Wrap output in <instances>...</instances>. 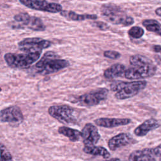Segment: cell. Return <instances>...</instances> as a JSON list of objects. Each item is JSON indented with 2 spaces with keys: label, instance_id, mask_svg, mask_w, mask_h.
Returning a JSON list of instances; mask_svg holds the SVG:
<instances>
[{
  "label": "cell",
  "instance_id": "cell-8",
  "mask_svg": "<svg viewBox=\"0 0 161 161\" xmlns=\"http://www.w3.org/2000/svg\"><path fill=\"white\" fill-rule=\"evenodd\" d=\"M74 109L65 104L53 105L48 108V114L54 119L64 124H74L77 119L74 114Z\"/></svg>",
  "mask_w": 161,
  "mask_h": 161
},
{
  "label": "cell",
  "instance_id": "cell-7",
  "mask_svg": "<svg viewBox=\"0 0 161 161\" xmlns=\"http://www.w3.org/2000/svg\"><path fill=\"white\" fill-rule=\"evenodd\" d=\"M109 91L108 89L104 87L99 88L75 97L74 99L71 101L81 106H94L98 105L102 101L106 100Z\"/></svg>",
  "mask_w": 161,
  "mask_h": 161
},
{
  "label": "cell",
  "instance_id": "cell-19",
  "mask_svg": "<svg viewBox=\"0 0 161 161\" xmlns=\"http://www.w3.org/2000/svg\"><path fill=\"white\" fill-rule=\"evenodd\" d=\"M60 14L64 18L72 20V21H84L86 19H96L97 18L96 14H77L72 11H65L62 10L60 11Z\"/></svg>",
  "mask_w": 161,
  "mask_h": 161
},
{
  "label": "cell",
  "instance_id": "cell-26",
  "mask_svg": "<svg viewBox=\"0 0 161 161\" xmlns=\"http://www.w3.org/2000/svg\"><path fill=\"white\" fill-rule=\"evenodd\" d=\"M161 50V47L160 45H156L153 46V50L156 52V53H159L160 52Z\"/></svg>",
  "mask_w": 161,
  "mask_h": 161
},
{
  "label": "cell",
  "instance_id": "cell-4",
  "mask_svg": "<svg viewBox=\"0 0 161 161\" xmlns=\"http://www.w3.org/2000/svg\"><path fill=\"white\" fill-rule=\"evenodd\" d=\"M100 10L104 18L114 25L128 26L134 23V19L115 4L111 3L103 4Z\"/></svg>",
  "mask_w": 161,
  "mask_h": 161
},
{
  "label": "cell",
  "instance_id": "cell-13",
  "mask_svg": "<svg viewBox=\"0 0 161 161\" xmlns=\"http://www.w3.org/2000/svg\"><path fill=\"white\" fill-rule=\"evenodd\" d=\"M83 143L86 146L95 145L101 138L97 127L91 123H86L81 131Z\"/></svg>",
  "mask_w": 161,
  "mask_h": 161
},
{
  "label": "cell",
  "instance_id": "cell-15",
  "mask_svg": "<svg viewBox=\"0 0 161 161\" xmlns=\"http://www.w3.org/2000/svg\"><path fill=\"white\" fill-rule=\"evenodd\" d=\"M96 125L104 128H111L119 126L129 125L131 120L129 118H99L94 120Z\"/></svg>",
  "mask_w": 161,
  "mask_h": 161
},
{
  "label": "cell",
  "instance_id": "cell-25",
  "mask_svg": "<svg viewBox=\"0 0 161 161\" xmlns=\"http://www.w3.org/2000/svg\"><path fill=\"white\" fill-rule=\"evenodd\" d=\"M92 25H94L97 28H99V30H103V31L107 30L109 28L108 25L103 21H94L92 23Z\"/></svg>",
  "mask_w": 161,
  "mask_h": 161
},
{
  "label": "cell",
  "instance_id": "cell-29",
  "mask_svg": "<svg viewBox=\"0 0 161 161\" xmlns=\"http://www.w3.org/2000/svg\"><path fill=\"white\" fill-rule=\"evenodd\" d=\"M1 91H2V89H1V87H0V92H1Z\"/></svg>",
  "mask_w": 161,
  "mask_h": 161
},
{
  "label": "cell",
  "instance_id": "cell-2",
  "mask_svg": "<svg viewBox=\"0 0 161 161\" xmlns=\"http://www.w3.org/2000/svg\"><path fill=\"white\" fill-rule=\"evenodd\" d=\"M69 65L68 60L60 58L53 52L48 51L45 53L40 60L36 63L33 70L36 74L47 75L65 69Z\"/></svg>",
  "mask_w": 161,
  "mask_h": 161
},
{
  "label": "cell",
  "instance_id": "cell-28",
  "mask_svg": "<svg viewBox=\"0 0 161 161\" xmlns=\"http://www.w3.org/2000/svg\"><path fill=\"white\" fill-rule=\"evenodd\" d=\"M109 160H119L118 158H109Z\"/></svg>",
  "mask_w": 161,
  "mask_h": 161
},
{
  "label": "cell",
  "instance_id": "cell-27",
  "mask_svg": "<svg viewBox=\"0 0 161 161\" xmlns=\"http://www.w3.org/2000/svg\"><path fill=\"white\" fill-rule=\"evenodd\" d=\"M155 14H156L157 16H161V8H160V7H158V8H157V9H155Z\"/></svg>",
  "mask_w": 161,
  "mask_h": 161
},
{
  "label": "cell",
  "instance_id": "cell-9",
  "mask_svg": "<svg viewBox=\"0 0 161 161\" xmlns=\"http://www.w3.org/2000/svg\"><path fill=\"white\" fill-rule=\"evenodd\" d=\"M18 48L23 52H33L48 48L51 47L52 42L48 40L39 37L26 38L18 43Z\"/></svg>",
  "mask_w": 161,
  "mask_h": 161
},
{
  "label": "cell",
  "instance_id": "cell-10",
  "mask_svg": "<svg viewBox=\"0 0 161 161\" xmlns=\"http://www.w3.org/2000/svg\"><path fill=\"white\" fill-rule=\"evenodd\" d=\"M19 2L28 8L48 12L51 13H60L62 10V6L58 3H49L47 0H19Z\"/></svg>",
  "mask_w": 161,
  "mask_h": 161
},
{
  "label": "cell",
  "instance_id": "cell-5",
  "mask_svg": "<svg viewBox=\"0 0 161 161\" xmlns=\"http://www.w3.org/2000/svg\"><path fill=\"white\" fill-rule=\"evenodd\" d=\"M42 54V50L33 52H25V53H6L4 59L7 65L13 69H25L38 60Z\"/></svg>",
  "mask_w": 161,
  "mask_h": 161
},
{
  "label": "cell",
  "instance_id": "cell-21",
  "mask_svg": "<svg viewBox=\"0 0 161 161\" xmlns=\"http://www.w3.org/2000/svg\"><path fill=\"white\" fill-rule=\"evenodd\" d=\"M143 26L149 31L156 33L158 35H161L160 23L153 19H147L142 21Z\"/></svg>",
  "mask_w": 161,
  "mask_h": 161
},
{
  "label": "cell",
  "instance_id": "cell-17",
  "mask_svg": "<svg viewBox=\"0 0 161 161\" xmlns=\"http://www.w3.org/2000/svg\"><path fill=\"white\" fill-rule=\"evenodd\" d=\"M126 67L121 64H115L111 65L104 71L103 75L106 79H112L123 77Z\"/></svg>",
  "mask_w": 161,
  "mask_h": 161
},
{
  "label": "cell",
  "instance_id": "cell-18",
  "mask_svg": "<svg viewBox=\"0 0 161 161\" xmlns=\"http://www.w3.org/2000/svg\"><path fill=\"white\" fill-rule=\"evenodd\" d=\"M83 151L87 154H89L94 156H100L104 159H108L111 157L110 153L108 150L101 146H86L85 145L83 148Z\"/></svg>",
  "mask_w": 161,
  "mask_h": 161
},
{
  "label": "cell",
  "instance_id": "cell-14",
  "mask_svg": "<svg viewBox=\"0 0 161 161\" xmlns=\"http://www.w3.org/2000/svg\"><path fill=\"white\" fill-rule=\"evenodd\" d=\"M133 141L134 139L130 133H120L111 137L108 142V145L111 151H115L120 147L131 143Z\"/></svg>",
  "mask_w": 161,
  "mask_h": 161
},
{
  "label": "cell",
  "instance_id": "cell-12",
  "mask_svg": "<svg viewBox=\"0 0 161 161\" xmlns=\"http://www.w3.org/2000/svg\"><path fill=\"white\" fill-rule=\"evenodd\" d=\"M24 116L21 109L17 106H10L0 111V122L18 125L23 122Z\"/></svg>",
  "mask_w": 161,
  "mask_h": 161
},
{
  "label": "cell",
  "instance_id": "cell-6",
  "mask_svg": "<svg viewBox=\"0 0 161 161\" xmlns=\"http://www.w3.org/2000/svg\"><path fill=\"white\" fill-rule=\"evenodd\" d=\"M14 19L16 23L12 25L13 28H28L36 31H43L46 29L45 25L40 18L30 16L27 13H20L14 15Z\"/></svg>",
  "mask_w": 161,
  "mask_h": 161
},
{
  "label": "cell",
  "instance_id": "cell-11",
  "mask_svg": "<svg viewBox=\"0 0 161 161\" xmlns=\"http://www.w3.org/2000/svg\"><path fill=\"white\" fill-rule=\"evenodd\" d=\"M160 145L153 148H146L138 150L131 153L128 157L129 160L136 161H156L159 160L161 155Z\"/></svg>",
  "mask_w": 161,
  "mask_h": 161
},
{
  "label": "cell",
  "instance_id": "cell-16",
  "mask_svg": "<svg viewBox=\"0 0 161 161\" xmlns=\"http://www.w3.org/2000/svg\"><path fill=\"white\" fill-rule=\"evenodd\" d=\"M160 127L158 121L155 118L146 119L134 130V134L138 136H144L148 132Z\"/></svg>",
  "mask_w": 161,
  "mask_h": 161
},
{
  "label": "cell",
  "instance_id": "cell-23",
  "mask_svg": "<svg viewBox=\"0 0 161 161\" xmlns=\"http://www.w3.org/2000/svg\"><path fill=\"white\" fill-rule=\"evenodd\" d=\"M13 157L4 144L0 143V160H11Z\"/></svg>",
  "mask_w": 161,
  "mask_h": 161
},
{
  "label": "cell",
  "instance_id": "cell-3",
  "mask_svg": "<svg viewBox=\"0 0 161 161\" xmlns=\"http://www.w3.org/2000/svg\"><path fill=\"white\" fill-rule=\"evenodd\" d=\"M146 80H135L131 82L116 81L110 86V89L114 92V97L119 100H124L138 94L147 86Z\"/></svg>",
  "mask_w": 161,
  "mask_h": 161
},
{
  "label": "cell",
  "instance_id": "cell-24",
  "mask_svg": "<svg viewBox=\"0 0 161 161\" xmlns=\"http://www.w3.org/2000/svg\"><path fill=\"white\" fill-rule=\"evenodd\" d=\"M103 55L106 58L116 60L121 57V53L114 50H106L103 52Z\"/></svg>",
  "mask_w": 161,
  "mask_h": 161
},
{
  "label": "cell",
  "instance_id": "cell-20",
  "mask_svg": "<svg viewBox=\"0 0 161 161\" xmlns=\"http://www.w3.org/2000/svg\"><path fill=\"white\" fill-rule=\"evenodd\" d=\"M58 132L59 134L67 137L72 142L79 141L81 137V132L80 131L65 126H60L58 128Z\"/></svg>",
  "mask_w": 161,
  "mask_h": 161
},
{
  "label": "cell",
  "instance_id": "cell-1",
  "mask_svg": "<svg viewBox=\"0 0 161 161\" xmlns=\"http://www.w3.org/2000/svg\"><path fill=\"white\" fill-rule=\"evenodd\" d=\"M129 62L131 67L126 68L124 77L129 80H139L152 77L157 72V66L151 59L142 55L130 57Z\"/></svg>",
  "mask_w": 161,
  "mask_h": 161
},
{
  "label": "cell",
  "instance_id": "cell-22",
  "mask_svg": "<svg viewBox=\"0 0 161 161\" xmlns=\"http://www.w3.org/2000/svg\"><path fill=\"white\" fill-rule=\"evenodd\" d=\"M144 30L138 26H132L128 31V35L130 37L135 39H138L142 37V36L144 35Z\"/></svg>",
  "mask_w": 161,
  "mask_h": 161
}]
</instances>
